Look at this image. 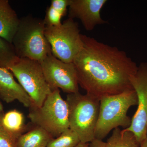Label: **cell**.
Masks as SVG:
<instances>
[{
	"label": "cell",
	"mask_w": 147,
	"mask_h": 147,
	"mask_svg": "<svg viewBox=\"0 0 147 147\" xmlns=\"http://www.w3.org/2000/svg\"><path fill=\"white\" fill-rule=\"evenodd\" d=\"M89 147H107L106 143L102 140L95 139L89 144Z\"/></svg>",
	"instance_id": "20"
},
{
	"label": "cell",
	"mask_w": 147,
	"mask_h": 147,
	"mask_svg": "<svg viewBox=\"0 0 147 147\" xmlns=\"http://www.w3.org/2000/svg\"><path fill=\"white\" fill-rule=\"evenodd\" d=\"M131 84L136 92L137 108L131 123L125 129L134 133L139 144L144 140L147 132V63L138 66L136 73L131 79Z\"/></svg>",
	"instance_id": "9"
},
{
	"label": "cell",
	"mask_w": 147,
	"mask_h": 147,
	"mask_svg": "<svg viewBox=\"0 0 147 147\" xmlns=\"http://www.w3.org/2000/svg\"><path fill=\"white\" fill-rule=\"evenodd\" d=\"M43 19L31 15L20 18L18 29L12 40L16 56L41 62L52 54L45 36Z\"/></svg>",
	"instance_id": "3"
},
{
	"label": "cell",
	"mask_w": 147,
	"mask_h": 147,
	"mask_svg": "<svg viewBox=\"0 0 147 147\" xmlns=\"http://www.w3.org/2000/svg\"><path fill=\"white\" fill-rule=\"evenodd\" d=\"M1 116H0V147H17V139L3 126L1 121Z\"/></svg>",
	"instance_id": "19"
},
{
	"label": "cell",
	"mask_w": 147,
	"mask_h": 147,
	"mask_svg": "<svg viewBox=\"0 0 147 147\" xmlns=\"http://www.w3.org/2000/svg\"><path fill=\"white\" fill-rule=\"evenodd\" d=\"M66 100L69 109V128L78 135L81 142L89 144L95 139L100 99L78 92L67 94Z\"/></svg>",
	"instance_id": "4"
},
{
	"label": "cell",
	"mask_w": 147,
	"mask_h": 147,
	"mask_svg": "<svg viewBox=\"0 0 147 147\" xmlns=\"http://www.w3.org/2000/svg\"><path fill=\"white\" fill-rule=\"evenodd\" d=\"M8 69L30 98L31 108L41 106L53 92L46 82L39 62L28 58H18Z\"/></svg>",
	"instance_id": "6"
},
{
	"label": "cell",
	"mask_w": 147,
	"mask_h": 147,
	"mask_svg": "<svg viewBox=\"0 0 147 147\" xmlns=\"http://www.w3.org/2000/svg\"><path fill=\"white\" fill-rule=\"evenodd\" d=\"M33 126L18 138L17 147H46L54 139L41 127Z\"/></svg>",
	"instance_id": "13"
},
{
	"label": "cell",
	"mask_w": 147,
	"mask_h": 147,
	"mask_svg": "<svg viewBox=\"0 0 147 147\" xmlns=\"http://www.w3.org/2000/svg\"><path fill=\"white\" fill-rule=\"evenodd\" d=\"M29 110L28 117L33 125L41 127L53 138L69 128V106L59 89L53 90L41 106Z\"/></svg>",
	"instance_id": "5"
},
{
	"label": "cell",
	"mask_w": 147,
	"mask_h": 147,
	"mask_svg": "<svg viewBox=\"0 0 147 147\" xmlns=\"http://www.w3.org/2000/svg\"><path fill=\"white\" fill-rule=\"evenodd\" d=\"M1 118L3 126L17 140L28 130L24 114L16 109L9 110Z\"/></svg>",
	"instance_id": "14"
},
{
	"label": "cell",
	"mask_w": 147,
	"mask_h": 147,
	"mask_svg": "<svg viewBox=\"0 0 147 147\" xmlns=\"http://www.w3.org/2000/svg\"><path fill=\"white\" fill-rule=\"evenodd\" d=\"M84 45L74 60L78 83L100 99L133 89L131 79L138 66L125 51L82 34Z\"/></svg>",
	"instance_id": "1"
},
{
	"label": "cell",
	"mask_w": 147,
	"mask_h": 147,
	"mask_svg": "<svg viewBox=\"0 0 147 147\" xmlns=\"http://www.w3.org/2000/svg\"><path fill=\"white\" fill-rule=\"evenodd\" d=\"M46 82L53 90L60 89L69 94L79 92L75 65L67 63L50 54L40 62Z\"/></svg>",
	"instance_id": "8"
},
{
	"label": "cell",
	"mask_w": 147,
	"mask_h": 147,
	"mask_svg": "<svg viewBox=\"0 0 147 147\" xmlns=\"http://www.w3.org/2000/svg\"><path fill=\"white\" fill-rule=\"evenodd\" d=\"M81 143L79 136L68 128L57 137L54 138L46 147H75Z\"/></svg>",
	"instance_id": "16"
},
{
	"label": "cell",
	"mask_w": 147,
	"mask_h": 147,
	"mask_svg": "<svg viewBox=\"0 0 147 147\" xmlns=\"http://www.w3.org/2000/svg\"><path fill=\"white\" fill-rule=\"evenodd\" d=\"M3 106L1 102V100H0V116L1 115L2 113H3Z\"/></svg>",
	"instance_id": "23"
},
{
	"label": "cell",
	"mask_w": 147,
	"mask_h": 147,
	"mask_svg": "<svg viewBox=\"0 0 147 147\" xmlns=\"http://www.w3.org/2000/svg\"><path fill=\"white\" fill-rule=\"evenodd\" d=\"M140 147H147V132L146 138L140 145Z\"/></svg>",
	"instance_id": "21"
},
{
	"label": "cell",
	"mask_w": 147,
	"mask_h": 147,
	"mask_svg": "<svg viewBox=\"0 0 147 147\" xmlns=\"http://www.w3.org/2000/svg\"><path fill=\"white\" fill-rule=\"evenodd\" d=\"M45 34L52 55L67 63H73L84 45L79 25L72 18H67L59 26H45Z\"/></svg>",
	"instance_id": "7"
},
{
	"label": "cell",
	"mask_w": 147,
	"mask_h": 147,
	"mask_svg": "<svg viewBox=\"0 0 147 147\" xmlns=\"http://www.w3.org/2000/svg\"><path fill=\"white\" fill-rule=\"evenodd\" d=\"M137 105V94L134 89L100 98L95 139L102 140L112 130L119 127L128 128L131 119L127 112L131 106Z\"/></svg>",
	"instance_id": "2"
},
{
	"label": "cell",
	"mask_w": 147,
	"mask_h": 147,
	"mask_svg": "<svg viewBox=\"0 0 147 147\" xmlns=\"http://www.w3.org/2000/svg\"><path fill=\"white\" fill-rule=\"evenodd\" d=\"M20 18L7 0H0V37L12 43Z\"/></svg>",
	"instance_id": "12"
},
{
	"label": "cell",
	"mask_w": 147,
	"mask_h": 147,
	"mask_svg": "<svg viewBox=\"0 0 147 147\" xmlns=\"http://www.w3.org/2000/svg\"><path fill=\"white\" fill-rule=\"evenodd\" d=\"M106 0H70L68 17L81 21L84 28L91 31L98 25L107 23L100 16V10Z\"/></svg>",
	"instance_id": "10"
},
{
	"label": "cell",
	"mask_w": 147,
	"mask_h": 147,
	"mask_svg": "<svg viewBox=\"0 0 147 147\" xmlns=\"http://www.w3.org/2000/svg\"><path fill=\"white\" fill-rule=\"evenodd\" d=\"M0 98L7 103L17 100L26 108L31 107L30 98L8 69L0 67Z\"/></svg>",
	"instance_id": "11"
},
{
	"label": "cell",
	"mask_w": 147,
	"mask_h": 147,
	"mask_svg": "<svg viewBox=\"0 0 147 147\" xmlns=\"http://www.w3.org/2000/svg\"><path fill=\"white\" fill-rule=\"evenodd\" d=\"M64 15L57 8L50 5L47 8L43 19L45 26H57L62 24L61 19Z\"/></svg>",
	"instance_id": "18"
},
{
	"label": "cell",
	"mask_w": 147,
	"mask_h": 147,
	"mask_svg": "<svg viewBox=\"0 0 147 147\" xmlns=\"http://www.w3.org/2000/svg\"><path fill=\"white\" fill-rule=\"evenodd\" d=\"M75 147H89V144H86L81 142L79 144L76 146Z\"/></svg>",
	"instance_id": "22"
},
{
	"label": "cell",
	"mask_w": 147,
	"mask_h": 147,
	"mask_svg": "<svg viewBox=\"0 0 147 147\" xmlns=\"http://www.w3.org/2000/svg\"><path fill=\"white\" fill-rule=\"evenodd\" d=\"M107 147H140V144L134 133L125 129H113L111 136L105 142Z\"/></svg>",
	"instance_id": "15"
},
{
	"label": "cell",
	"mask_w": 147,
	"mask_h": 147,
	"mask_svg": "<svg viewBox=\"0 0 147 147\" xmlns=\"http://www.w3.org/2000/svg\"><path fill=\"white\" fill-rule=\"evenodd\" d=\"M18 58L12 43L0 37V67L8 69Z\"/></svg>",
	"instance_id": "17"
}]
</instances>
